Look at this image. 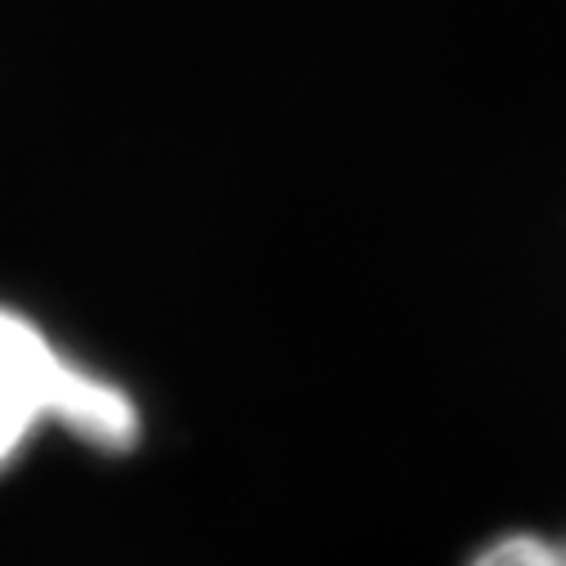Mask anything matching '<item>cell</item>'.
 Segmentation results:
<instances>
[{
    "label": "cell",
    "mask_w": 566,
    "mask_h": 566,
    "mask_svg": "<svg viewBox=\"0 0 566 566\" xmlns=\"http://www.w3.org/2000/svg\"><path fill=\"white\" fill-rule=\"evenodd\" d=\"M45 429L98 455H125L144 438L134 392L72 357L28 313L0 304V469H10Z\"/></svg>",
    "instance_id": "1"
},
{
    "label": "cell",
    "mask_w": 566,
    "mask_h": 566,
    "mask_svg": "<svg viewBox=\"0 0 566 566\" xmlns=\"http://www.w3.org/2000/svg\"><path fill=\"white\" fill-rule=\"evenodd\" d=\"M464 566H566V544L539 531H504L486 539Z\"/></svg>",
    "instance_id": "2"
},
{
    "label": "cell",
    "mask_w": 566,
    "mask_h": 566,
    "mask_svg": "<svg viewBox=\"0 0 566 566\" xmlns=\"http://www.w3.org/2000/svg\"><path fill=\"white\" fill-rule=\"evenodd\" d=\"M562 544H566V539H562Z\"/></svg>",
    "instance_id": "3"
}]
</instances>
